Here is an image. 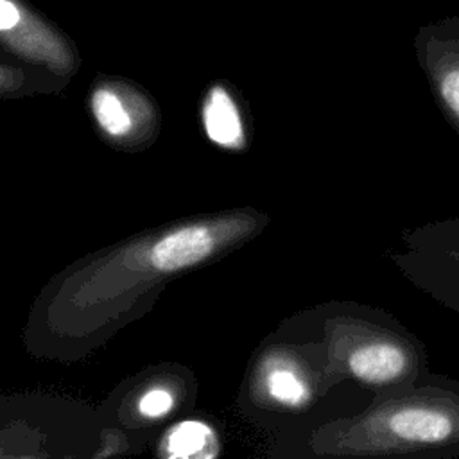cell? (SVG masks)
Here are the masks:
<instances>
[{
	"mask_svg": "<svg viewBox=\"0 0 459 459\" xmlns=\"http://www.w3.org/2000/svg\"><path fill=\"white\" fill-rule=\"evenodd\" d=\"M222 240L210 224H188L163 233L149 247L147 262L160 273H178L206 260Z\"/></svg>",
	"mask_w": 459,
	"mask_h": 459,
	"instance_id": "cell-3",
	"label": "cell"
},
{
	"mask_svg": "<svg viewBox=\"0 0 459 459\" xmlns=\"http://www.w3.org/2000/svg\"><path fill=\"white\" fill-rule=\"evenodd\" d=\"M18 20H20V13L16 5L9 0H0V29L11 30L16 27Z\"/></svg>",
	"mask_w": 459,
	"mask_h": 459,
	"instance_id": "cell-11",
	"label": "cell"
},
{
	"mask_svg": "<svg viewBox=\"0 0 459 459\" xmlns=\"http://www.w3.org/2000/svg\"><path fill=\"white\" fill-rule=\"evenodd\" d=\"M203 127L210 142L222 149H238L244 143L240 111L222 86H213L204 97Z\"/></svg>",
	"mask_w": 459,
	"mask_h": 459,
	"instance_id": "cell-5",
	"label": "cell"
},
{
	"mask_svg": "<svg viewBox=\"0 0 459 459\" xmlns=\"http://www.w3.org/2000/svg\"><path fill=\"white\" fill-rule=\"evenodd\" d=\"M213 430L195 420H185L169 429L161 441L163 454L169 457H212L217 454Z\"/></svg>",
	"mask_w": 459,
	"mask_h": 459,
	"instance_id": "cell-6",
	"label": "cell"
},
{
	"mask_svg": "<svg viewBox=\"0 0 459 459\" xmlns=\"http://www.w3.org/2000/svg\"><path fill=\"white\" fill-rule=\"evenodd\" d=\"M91 113L97 126L111 138H124L133 129V117L122 99L108 90L97 88L91 93Z\"/></svg>",
	"mask_w": 459,
	"mask_h": 459,
	"instance_id": "cell-7",
	"label": "cell"
},
{
	"mask_svg": "<svg viewBox=\"0 0 459 459\" xmlns=\"http://www.w3.org/2000/svg\"><path fill=\"white\" fill-rule=\"evenodd\" d=\"M174 407V394L165 387H152L138 400V411L147 418H161Z\"/></svg>",
	"mask_w": 459,
	"mask_h": 459,
	"instance_id": "cell-10",
	"label": "cell"
},
{
	"mask_svg": "<svg viewBox=\"0 0 459 459\" xmlns=\"http://www.w3.org/2000/svg\"><path fill=\"white\" fill-rule=\"evenodd\" d=\"M411 273L418 285L427 290L437 303L459 314V258L414 246L411 256Z\"/></svg>",
	"mask_w": 459,
	"mask_h": 459,
	"instance_id": "cell-4",
	"label": "cell"
},
{
	"mask_svg": "<svg viewBox=\"0 0 459 459\" xmlns=\"http://www.w3.org/2000/svg\"><path fill=\"white\" fill-rule=\"evenodd\" d=\"M267 394L290 407H298L308 400V385L305 378L289 364H274L265 371L264 377Z\"/></svg>",
	"mask_w": 459,
	"mask_h": 459,
	"instance_id": "cell-8",
	"label": "cell"
},
{
	"mask_svg": "<svg viewBox=\"0 0 459 459\" xmlns=\"http://www.w3.org/2000/svg\"><path fill=\"white\" fill-rule=\"evenodd\" d=\"M416 50L436 106L459 136V16L421 27Z\"/></svg>",
	"mask_w": 459,
	"mask_h": 459,
	"instance_id": "cell-2",
	"label": "cell"
},
{
	"mask_svg": "<svg viewBox=\"0 0 459 459\" xmlns=\"http://www.w3.org/2000/svg\"><path fill=\"white\" fill-rule=\"evenodd\" d=\"M371 450L459 457V382L425 371L393 393L364 420Z\"/></svg>",
	"mask_w": 459,
	"mask_h": 459,
	"instance_id": "cell-1",
	"label": "cell"
},
{
	"mask_svg": "<svg viewBox=\"0 0 459 459\" xmlns=\"http://www.w3.org/2000/svg\"><path fill=\"white\" fill-rule=\"evenodd\" d=\"M414 246L450 253L459 258V215L432 222L418 231Z\"/></svg>",
	"mask_w": 459,
	"mask_h": 459,
	"instance_id": "cell-9",
	"label": "cell"
}]
</instances>
